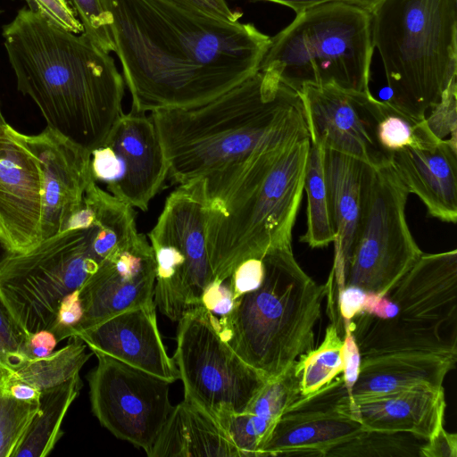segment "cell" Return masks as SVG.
Listing matches in <instances>:
<instances>
[{
	"instance_id": "6da1fadb",
	"label": "cell",
	"mask_w": 457,
	"mask_h": 457,
	"mask_svg": "<svg viewBox=\"0 0 457 457\" xmlns=\"http://www.w3.org/2000/svg\"><path fill=\"white\" fill-rule=\"evenodd\" d=\"M131 110L203 105L258 71L270 37L169 0H100Z\"/></svg>"
},
{
	"instance_id": "7a4b0ae2",
	"label": "cell",
	"mask_w": 457,
	"mask_h": 457,
	"mask_svg": "<svg viewBox=\"0 0 457 457\" xmlns=\"http://www.w3.org/2000/svg\"><path fill=\"white\" fill-rule=\"evenodd\" d=\"M2 35L17 88L47 127L88 151L98 146L124 113L125 82L113 58L29 7Z\"/></svg>"
},
{
	"instance_id": "3957f363",
	"label": "cell",
	"mask_w": 457,
	"mask_h": 457,
	"mask_svg": "<svg viewBox=\"0 0 457 457\" xmlns=\"http://www.w3.org/2000/svg\"><path fill=\"white\" fill-rule=\"evenodd\" d=\"M310 149L309 132L268 143L203 178L212 280L243 261L292 244Z\"/></svg>"
},
{
	"instance_id": "277c9868",
	"label": "cell",
	"mask_w": 457,
	"mask_h": 457,
	"mask_svg": "<svg viewBox=\"0 0 457 457\" xmlns=\"http://www.w3.org/2000/svg\"><path fill=\"white\" fill-rule=\"evenodd\" d=\"M150 115L168 162V179L176 185L268 143L309 132L299 94L262 70L207 104Z\"/></svg>"
},
{
	"instance_id": "5b68a950",
	"label": "cell",
	"mask_w": 457,
	"mask_h": 457,
	"mask_svg": "<svg viewBox=\"0 0 457 457\" xmlns=\"http://www.w3.org/2000/svg\"><path fill=\"white\" fill-rule=\"evenodd\" d=\"M262 260L260 287L237 298L230 313L212 324L244 361L270 379L313 349L326 287L300 267L292 244L269 249Z\"/></svg>"
},
{
	"instance_id": "8992f818",
	"label": "cell",
	"mask_w": 457,
	"mask_h": 457,
	"mask_svg": "<svg viewBox=\"0 0 457 457\" xmlns=\"http://www.w3.org/2000/svg\"><path fill=\"white\" fill-rule=\"evenodd\" d=\"M387 100L422 120L457 71V0H381L370 12Z\"/></svg>"
},
{
	"instance_id": "52a82bcc",
	"label": "cell",
	"mask_w": 457,
	"mask_h": 457,
	"mask_svg": "<svg viewBox=\"0 0 457 457\" xmlns=\"http://www.w3.org/2000/svg\"><path fill=\"white\" fill-rule=\"evenodd\" d=\"M373 52L370 13L330 1L297 14L270 37L259 70L272 71L297 93L325 85L368 92Z\"/></svg>"
},
{
	"instance_id": "ba28073f",
	"label": "cell",
	"mask_w": 457,
	"mask_h": 457,
	"mask_svg": "<svg viewBox=\"0 0 457 457\" xmlns=\"http://www.w3.org/2000/svg\"><path fill=\"white\" fill-rule=\"evenodd\" d=\"M408 195L389 165H367L354 242L345 262L330 271L325 283L330 318L336 296L344 287L354 286L386 296L423 253L406 220Z\"/></svg>"
},
{
	"instance_id": "9c48e42d",
	"label": "cell",
	"mask_w": 457,
	"mask_h": 457,
	"mask_svg": "<svg viewBox=\"0 0 457 457\" xmlns=\"http://www.w3.org/2000/svg\"><path fill=\"white\" fill-rule=\"evenodd\" d=\"M102 262L88 231L69 229L10 257L0 270V296L29 336L51 331L61 303Z\"/></svg>"
},
{
	"instance_id": "30bf717a",
	"label": "cell",
	"mask_w": 457,
	"mask_h": 457,
	"mask_svg": "<svg viewBox=\"0 0 457 457\" xmlns=\"http://www.w3.org/2000/svg\"><path fill=\"white\" fill-rule=\"evenodd\" d=\"M147 238L156 262L154 302L178 322L201 305L213 279L206 249L203 178L178 185Z\"/></svg>"
},
{
	"instance_id": "8fae6325",
	"label": "cell",
	"mask_w": 457,
	"mask_h": 457,
	"mask_svg": "<svg viewBox=\"0 0 457 457\" xmlns=\"http://www.w3.org/2000/svg\"><path fill=\"white\" fill-rule=\"evenodd\" d=\"M178 323L174 357L184 399L217 421L245 411L268 378L220 338L202 305Z\"/></svg>"
},
{
	"instance_id": "7c38bea8",
	"label": "cell",
	"mask_w": 457,
	"mask_h": 457,
	"mask_svg": "<svg viewBox=\"0 0 457 457\" xmlns=\"http://www.w3.org/2000/svg\"><path fill=\"white\" fill-rule=\"evenodd\" d=\"M88 375L91 408L100 424L146 455L170 416L169 381L110 356L96 353Z\"/></svg>"
},
{
	"instance_id": "4fadbf2b",
	"label": "cell",
	"mask_w": 457,
	"mask_h": 457,
	"mask_svg": "<svg viewBox=\"0 0 457 457\" xmlns=\"http://www.w3.org/2000/svg\"><path fill=\"white\" fill-rule=\"evenodd\" d=\"M91 179L116 198L146 212L168 179L162 145L149 113L130 110L90 151Z\"/></svg>"
},
{
	"instance_id": "5bb4252c",
	"label": "cell",
	"mask_w": 457,
	"mask_h": 457,
	"mask_svg": "<svg viewBox=\"0 0 457 457\" xmlns=\"http://www.w3.org/2000/svg\"><path fill=\"white\" fill-rule=\"evenodd\" d=\"M298 94L312 141L375 168L389 165L375 135L380 100L370 91L325 85L305 86Z\"/></svg>"
},
{
	"instance_id": "9a60e30c",
	"label": "cell",
	"mask_w": 457,
	"mask_h": 457,
	"mask_svg": "<svg viewBox=\"0 0 457 457\" xmlns=\"http://www.w3.org/2000/svg\"><path fill=\"white\" fill-rule=\"evenodd\" d=\"M11 136L37 160L41 182V238L62 232L92 180L90 151L46 128L24 135L7 124ZM41 240V241H42Z\"/></svg>"
},
{
	"instance_id": "2e32d148",
	"label": "cell",
	"mask_w": 457,
	"mask_h": 457,
	"mask_svg": "<svg viewBox=\"0 0 457 457\" xmlns=\"http://www.w3.org/2000/svg\"><path fill=\"white\" fill-rule=\"evenodd\" d=\"M155 272L153 248L147 236L138 232L78 289L83 315L72 337L120 312L154 302Z\"/></svg>"
},
{
	"instance_id": "e0dca14e",
	"label": "cell",
	"mask_w": 457,
	"mask_h": 457,
	"mask_svg": "<svg viewBox=\"0 0 457 457\" xmlns=\"http://www.w3.org/2000/svg\"><path fill=\"white\" fill-rule=\"evenodd\" d=\"M456 360L457 356L420 352L364 356L352 387L338 390L327 385L309 396H301L289 411L353 404L417 386L440 388Z\"/></svg>"
},
{
	"instance_id": "ac0fdd59",
	"label": "cell",
	"mask_w": 457,
	"mask_h": 457,
	"mask_svg": "<svg viewBox=\"0 0 457 457\" xmlns=\"http://www.w3.org/2000/svg\"><path fill=\"white\" fill-rule=\"evenodd\" d=\"M41 238V182L35 157L0 128V242L13 254Z\"/></svg>"
},
{
	"instance_id": "d6986e66",
	"label": "cell",
	"mask_w": 457,
	"mask_h": 457,
	"mask_svg": "<svg viewBox=\"0 0 457 457\" xmlns=\"http://www.w3.org/2000/svg\"><path fill=\"white\" fill-rule=\"evenodd\" d=\"M75 337L94 354L110 356L170 383L179 378L157 326L154 302L120 312Z\"/></svg>"
},
{
	"instance_id": "ffe728a7",
	"label": "cell",
	"mask_w": 457,
	"mask_h": 457,
	"mask_svg": "<svg viewBox=\"0 0 457 457\" xmlns=\"http://www.w3.org/2000/svg\"><path fill=\"white\" fill-rule=\"evenodd\" d=\"M407 321L438 328L456 325L457 250L422 253L386 295Z\"/></svg>"
},
{
	"instance_id": "44dd1931",
	"label": "cell",
	"mask_w": 457,
	"mask_h": 457,
	"mask_svg": "<svg viewBox=\"0 0 457 457\" xmlns=\"http://www.w3.org/2000/svg\"><path fill=\"white\" fill-rule=\"evenodd\" d=\"M389 167L408 194L416 195L428 214L457 220V137L431 147H407L391 155Z\"/></svg>"
},
{
	"instance_id": "7402d4cb",
	"label": "cell",
	"mask_w": 457,
	"mask_h": 457,
	"mask_svg": "<svg viewBox=\"0 0 457 457\" xmlns=\"http://www.w3.org/2000/svg\"><path fill=\"white\" fill-rule=\"evenodd\" d=\"M445 406L444 387L417 386L332 408L365 429L406 432L428 441L444 426Z\"/></svg>"
},
{
	"instance_id": "603a6c76",
	"label": "cell",
	"mask_w": 457,
	"mask_h": 457,
	"mask_svg": "<svg viewBox=\"0 0 457 457\" xmlns=\"http://www.w3.org/2000/svg\"><path fill=\"white\" fill-rule=\"evenodd\" d=\"M364 429L336 409L295 410L283 414L259 450L260 456H325Z\"/></svg>"
},
{
	"instance_id": "cb8c5ba5",
	"label": "cell",
	"mask_w": 457,
	"mask_h": 457,
	"mask_svg": "<svg viewBox=\"0 0 457 457\" xmlns=\"http://www.w3.org/2000/svg\"><path fill=\"white\" fill-rule=\"evenodd\" d=\"M148 457H244L220 424L184 399L172 411Z\"/></svg>"
},
{
	"instance_id": "d4e9b609",
	"label": "cell",
	"mask_w": 457,
	"mask_h": 457,
	"mask_svg": "<svg viewBox=\"0 0 457 457\" xmlns=\"http://www.w3.org/2000/svg\"><path fill=\"white\" fill-rule=\"evenodd\" d=\"M324 175L337 234L331 270L348 257L359 228L364 198L367 165L353 157L324 149Z\"/></svg>"
},
{
	"instance_id": "484cf974",
	"label": "cell",
	"mask_w": 457,
	"mask_h": 457,
	"mask_svg": "<svg viewBox=\"0 0 457 457\" xmlns=\"http://www.w3.org/2000/svg\"><path fill=\"white\" fill-rule=\"evenodd\" d=\"M343 321L348 324L361 357L402 352L457 356L456 337L442 334L436 327L365 312Z\"/></svg>"
},
{
	"instance_id": "4316f807",
	"label": "cell",
	"mask_w": 457,
	"mask_h": 457,
	"mask_svg": "<svg viewBox=\"0 0 457 457\" xmlns=\"http://www.w3.org/2000/svg\"><path fill=\"white\" fill-rule=\"evenodd\" d=\"M79 207L68 219L63 231L88 227L94 235V249L104 262L129 244L138 231L136 212L91 180Z\"/></svg>"
},
{
	"instance_id": "83f0119b",
	"label": "cell",
	"mask_w": 457,
	"mask_h": 457,
	"mask_svg": "<svg viewBox=\"0 0 457 457\" xmlns=\"http://www.w3.org/2000/svg\"><path fill=\"white\" fill-rule=\"evenodd\" d=\"M82 386L79 373L62 384L42 390L38 410L13 457H45L62 435L63 418Z\"/></svg>"
},
{
	"instance_id": "f1b7e54d",
	"label": "cell",
	"mask_w": 457,
	"mask_h": 457,
	"mask_svg": "<svg viewBox=\"0 0 457 457\" xmlns=\"http://www.w3.org/2000/svg\"><path fill=\"white\" fill-rule=\"evenodd\" d=\"M324 148L310 139L303 190L307 195V228L301 241L312 248L334 243L337 234L332 220L324 175Z\"/></svg>"
},
{
	"instance_id": "f546056e",
	"label": "cell",
	"mask_w": 457,
	"mask_h": 457,
	"mask_svg": "<svg viewBox=\"0 0 457 457\" xmlns=\"http://www.w3.org/2000/svg\"><path fill=\"white\" fill-rule=\"evenodd\" d=\"M86 347L79 337H71L65 346L48 356L30 359L8 380L26 383L38 392L62 384L79 374L89 359Z\"/></svg>"
},
{
	"instance_id": "4dcf8cb0",
	"label": "cell",
	"mask_w": 457,
	"mask_h": 457,
	"mask_svg": "<svg viewBox=\"0 0 457 457\" xmlns=\"http://www.w3.org/2000/svg\"><path fill=\"white\" fill-rule=\"evenodd\" d=\"M343 338L337 326L331 322L322 343L302 354L295 363L302 396H309L324 387L343 372Z\"/></svg>"
},
{
	"instance_id": "1f68e13d",
	"label": "cell",
	"mask_w": 457,
	"mask_h": 457,
	"mask_svg": "<svg viewBox=\"0 0 457 457\" xmlns=\"http://www.w3.org/2000/svg\"><path fill=\"white\" fill-rule=\"evenodd\" d=\"M375 135L379 148L391 155L407 147H431L439 140L429 129L426 118L416 119L388 101H380Z\"/></svg>"
},
{
	"instance_id": "d6a6232c",
	"label": "cell",
	"mask_w": 457,
	"mask_h": 457,
	"mask_svg": "<svg viewBox=\"0 0 457 457\" xmlns=\"http://www.w3.org/2000/svg\"><path fill=\"white\" fill-rule=\"evenodd\" d=\"M426 440L406 432L363 429L325 456H418Z\"/></svg>"
},
{
	"instance_id": "836d02e7",
	"label": "cell",
	"mask_w": 457,
	"mask_h": 457,
	"mask_svg": "<svg viewBox=\"0 0 457 457\" xmlns=\"http://www.w3.org/2000/svg\"><path fill=\"white\" fill-rule=\"evenodd\" d=\"M301 396L294 364L281 375L268 379L245 411L277 422Z\"/></svg>"
},
{
	"instance_id": "e575fe53",
	"label": "cell",
	"mask_w": 457,
	"mask_h": 457,
	"mask_svg": "<svg viewBox=\"0 0 457 457\" xmlns=\"http://www.w3.org/2000/svg\"><path fill=\"white\" fill-rule=\"evenodd\" d=\"M38 410L37 402L21 401L0 385V457H13Z\"/></svg>"
},
{
	"instance_id": "d590c367",
	"label": "cell",
	"mask_w": 457,
	"mask_h": 457,
	"mask_svg": "<svg viewBox=\"0 0 457 457\" xmlns=\"http://www.w3.org/2000/svg\"><path fill=\"white\" fill-rule=\"evenodd\" d=\"M29 336L0 296V385L31 359Z\"/></svg>"
},
{
	"instance_id": "8d00e7d4",
	"label": "cell",
	"mask_w": 457,
	"mask_h": 457,
	"mask_svg": "<svg viewBox=\"0 0 457 457\" xmlns=\"http://www.w3.org/2000/svg\"><path fill=\"white\" fill-rule=\"evenodd\" d=\"M218 422L244 457L260 456V447L277 423L247 411L226 415Z\"/></svg>"
},
{
	"instance_id": "74e56055",
	"label": "cell",
	"mask_w": 457,
	"mask_h": 457,
	"mask_svg": "<svg viewBox=\"0 0 457 457\" xmlns=\"http://www.w3.org/2000/svg\"><path fill=\"white\" fill-rule=\"evenodd\" d=\"M83 27V34L104 53L114 52L111 16L100 0H68Z\"/></svg>"
},
{
	"instance_id": "f35d334b",
	"label": "cell",
	"mask_w": 457,
	"mask_h": 457,
	"mask_svg": "<svg viewBox=\"0 0 457 457\" xmlns=\"http://www.w3.org/2000/svg\"><path fill=\"white\" fill-rule=\"evenodd\" d=\"M426 121L438 139L457 137V83L454 79L431 108Z\"/></svg>"
},
{
	"instance_id": "ab89813d",
	"label": "cell",
	"mask_w": 457,
	"mask_h": 457,
	"mask_svg": "<svg viewBox=\"0 0 457 457\" xmlns=\"http://www.w3.org/2000/svg\"><path fill=\"white\" fill-rule=\"evenodd\" d=\"M29 8L51 23L70 32L83 33V27L68 0H27Z\"/></svg>"
},
{
	"instance_id": "60d3db41",
	"label": "cell",
	"mask_w": 457,
	"mask_h": 457,
	"mask_svg": "<svg viewBox=\"0 0 457 457\" xmlns=\"http://www.w3.org/2000/svg\"><path fill=\"white\" fill-rule=\"evenodd\" d=\"M235 300L229 278L212 280L204 289L201 305L205 309L212 323L228 316L233 309Z\"/></svg>"
},
{
	"instance_id": "b9f144b4",
	"label": "cell",
	"mask_w": 457,
	"mask_h": 457,
	"mask_svg": "<svg viewBox=\"0 0 457 457\" xmlns=\"http://www.w3.org/2000/svg\"><path fill=\"white\" fill-rule=\"evenodd\" d=\"M341 328L344 330V336H342L344 361L343 376L328 385L335 389L345 390L353 386L359 376L361 356L348 324L343 321Z\"/></svg>"
},
{
	"instance_id": "7bdbcfd3",
	"label": "cell",
	"mask_w": 457,
	"mask_h": 457,
	"mask_svg": "<svg viewBox=\"0 0 457 457\" xmlns=\"http://www.w3.org/2000/svg\"><path fill=\"white\" fill-rule=\"evenodd\" d=\"M262 256L253 257L243 261L234 269L233 272L228 277L234 300L256 289L262 284L264 277Z\"/></svg>"
},
{
	"instance_id": "ee69618b",
	"label": "cell",
	"mask_w": 457,
	"mask_h": 457,
	"mask_svg": "<svg viewBox=\"0 0 457 457\" xmlns=\"http://www.w3.org/2000/svg\"><path fill=\"white\" fill-rule=\"evenodd\" d=\"M83 315L78 290L66 296L61 303L52 332L60 342L73 336L74 329Z\"/></svg>"
},
{
	"instance_id": "f6af8a7d",
	"label": "cell",
	"mask_w": 457,
	"mask_h": 457,
	"mask_svg": "<svg viewBox=\"0 0 457 457\" xmlns=\"http://www.w3.org/2000/svg\"><path fill=\"white\" fill-rule=\"evenodd\" d=\"M181 6L203 12L211 16L229 21H238L242 12L232 10L226 0H169Z\"/></svg>"
},
{
	"instance_id": "bcb514c9",
	"label": "cell",
	"mask_w": 457,
	"mask_h": 457,
	"mask_svg": "<svg viewBox=\"0 0 457 457\" xmlns=\"http://www.w3.org/2000/svg\"><path fill=\"white\" fill-rule=\"evenodd\" d=\"M419 457H457V435L443 426L421 446Z\"/></svg>"
},
{
	"instance_id": "7dc6e473",
	"label": "cell",
	"mask_w": 457,
	"mask_h": 457,
	"mask_svg": "<svg viewBox=\"0 0 457 457\" xmlns=\"http://www.w3.org/2000/svg\"><path fill=\"white\" fill-rule=\"evenodd\" d=\"M363 312L381 319H392L398 315L399 308L387 296L369 292Z\"/></svg>"
},
{
	"instance_id": "c3c4849f",
	"label": "cell",
	"mask_w": 457,
	"mask_h": 457,
	"mask_svg": "<svg viewBox=\"0 0 457 457\" xmlns=\"http://www.w3.org/2000/svg\"><path fill=\"white\" fill-rule=\"evenodd\" d=\"M58 341L48 330H41L29 336V352L31 359L48 356L54 352Z\"/></svg>"
},
{
	"instance_id": "681fc988",
	"label": "cell",
	"mask_w": 457,
	"mask_h": 457,
	"mask_svg": "<svg viewBox=\"0 0 457 457\" xmlns=\"http://www.w3.org/2000/svg\"><path fill=\"white\" fill-rule=\"evenodd\" d=\"M2 386L11 395L18 400L26 402L38 401L40 392L26 383L18 380H8Z\"/></svg>"
},
{
	"instance_id": "f907efd6",
	"label": "cell",
	"mask_w": 457,
	"mask_h": 457,
	"mask_svg": "<svg viewBox=\"0 0 457 457\" xmlns=\"http://www.w3.org/2000/svg\"><path fill=\"white\" fill-rule=\"evenodd\" d=\"M258 1L271 2V3H276V4H280L286 5L289 8H291L292 10H294L297 15L312 7H314L319 4L328 3L330 1H336V0H258Z\"/></svg>"
},
{
	"instance_id": "816d5d0a",
	"label": "cell",
	"mask_w": 457,
	"mask_h": 457,
	"mask_svg": "<svg viewBox=\"0 0 457 457\" xmlns=\"http://www.w3.org/2000/svg\"><path fill=\"white\" fill-rule=\"evenodd\" d=\"M360 7L370 12L381 0H336Z\"/></svg>"
},
{
	"instance_id": "f5cc1de1",
	"label": "cell",
	"mask_w": 457,
	"mask_h": 457,
	"mask_svg": "<svg viewBox=\"0 0 457 457\" xmlns=\"http://www.w3.org/2000/svg\"><path fill=\"white\" fill-rule=\"evenodd\" d=\"M13 253H12L1 242H0V270L12 257Z\"/></svg>"
},
{
	"instance_id": "db71d44e",
	"label": "cell",
	"mask_w": 457,
	"mask_h": 457,
	"mask_svg": "<svg viewBox=\"0 0 457 457\" xmlns=\"http://www.w3.org/2000/svg\"><path fill=\"white\" fill-rule=\"evenodd\" d=\"M6 124H7V122L5 121L4 117L1 108H0V128L4 127Z\"/></svg>"
},
{
	"instance_id": "11a10c76",
	"label": "cell",
	"mask_w": 457,
	"mask_h": 457,
	"mask_svg": "<svg viewBox=\"0 0 457 457\" xmlns=\"http://www.w3.org/2000/svg\"><path fill=\"white\" fill-rule=\"evenodd\" d=\"M0 12H1V11H0Z\"/></svg>"
}]
</instances>
